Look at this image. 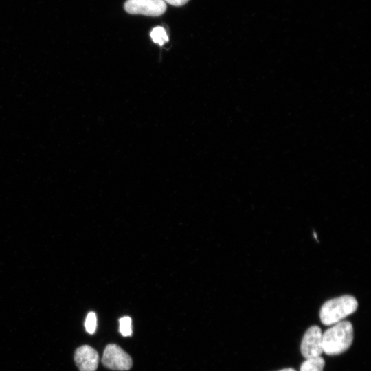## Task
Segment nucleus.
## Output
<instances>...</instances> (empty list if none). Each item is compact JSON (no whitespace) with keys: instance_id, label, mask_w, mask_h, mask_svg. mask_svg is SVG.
I'll return each mask as SVG.
<instances>
[{"instance_id":"obj_1","label":"nucleus","mask_w":371,"mask_h":371,"mask_svg":"<svg viewBox=\"0 0 371 371\" xmlns=\"http://www.w3.org/2000/svg\"><path fill=\"white\" fill-rule=\"evenodd\" d=\"M354 337L352 324L341 321L322 333L323 352L328 355H340L351 346Z\"/></svg>"},{"instance_id":"obj_2","label":"nucleus","mask_w":371,"mask_h":371,"mask_svg":"<svg viewBox=\"0 0 371 371\" xmlns=\"http://www.w3.org/2000/svg\"><path fill=\"white\" fill-rule=\"evenodd\" d=\"M357 307L358 302L352 295H346L329 300L320 309V320L324 325H333L355 313Z\"/></svg>"},{"instance_id":"obj_3","label":"nucleus","mask_w":371,"mask_h":371,"mask_svg":"<svg viewBox=\"0 0 371 371\" xmlns=\"http://www.w3.org/2000/svg\"><path fill=\"white\" fill-rule=\"evenodd\" d=\"M103 365L111 370H128L133 365L131 356L115 344H108L102 358Z\"/></svg>"},{"instance_id":"obj_4","label":"nucleus","mask_w":371,"mask_h":371,"mask_svg":"<svg viewBox=\"0 0 371 371\" xmlns=\"http://www.w3.org/2000/svg\"><path fill=\"white\" fill-rule=\"evenodd\" d=\"M124 8L131 14L159 16L166 12L167 7L164 0H127Z\"/></svg>"},{"instance_id":"obj_5","label":"nucleus","mask_w":371,"mask_h":371,"mask_svg":"<svg viewBox=\"0 0 371 371\" xmlns=\"http://www.w3.org/2000/svg\"><path fill=\"white\" fill-rule=\"evenodd\" d=\"M300 350L306 359L321 356L323 352L322 332L319 326H313L308 328L302 337Z\"/></svg>"},{"instance_id":"obj_6","label":"nucleus","mask_w":371,"mask_h":371,"mask_svg":"<svg viewBox=\"0 0 371 371\" xmlns=\"http://www.w3.org/2000/svg\"><path fill=\"white\" fill-rule=\"evenodd\" d=\"M74 361L80 371H95L99 362L98 352L89 345L76 349Z\"/></svg>"},{"instance_id":"obj_7","label":"nucleus","mask_w":371,"mask_h":371,"mask_svg":"<svg viewBox=\"0 0 371 371\" xmlns=\"http://www.w3.org/2000/svg\"><path fill=\"white\" fill-rule=\"evenodd\" d=\"M325 361L321 356L306 359L300 366V371H323Z\"/></svg>"},{"instance_id":"obj_8","label":"nucleus","mask_w":371,"mask_h":371,"mask_svg":"<svg viewBox=\"0 0 371 371\" xmlns=\"http://www.w3.org/2000/svg\"><path fill=\"white\" fill-rule=\"evenodd\" d=\"M150 37L154 43L160 45H164L168 41V37L165 29L161 26L153 29L150 32Z\"/></svg>"},{"instance_id":"obj_9","label":"nucleus","mask_w":371,"mask_h":371,"mask_svg":"<svg viewBox=\"0 0 371 371\" xmlns=\"http://www.w3.org/2000/svg\"><path fill=\"white\" fill-rule=\"evenodd\" d=\"M119 330L122 335L128 337L132 335L131 319L128 316L123 317L119 320Z\"/></svg>"},{"instance_id":"obj_10","label":"nucleus","mask_w":371,"mask_h":371,"mask_svg":"<svg viewBox=\"0 0 371 371\" xmlns=\"http://www.w3.org/2000/svg\"><path fill=\"white\" fill-rule=\"evenodd\" d=\"M85 330L89 334H93L97 327V317L93 312H89L85 322Z\"/></svg>"},{"instance_id":"obj_11","label":"nucleus","mask_w":371,"mask_h":371,"mask_svg":"<svg viewBox=\"0 0 371 371\" xmlns=\"http://www.w3.org/2000/svg\"><path fill=\"white\" fill-rule=\"evenodd\" d=\"M166 3L173 6H182L188 2L189 0H164Z\"/></svg>"},{"instance_id":"obj_12","label":"nucleus","mask_w":371,"mask_h":371,"mask_svg":"<svg viewBox=\"0 0 371 371\" xmlns=\"http://www.w3.org/2000/svg\"><path fill=\"white\" fill-rule=\"evenodd\" d=\"M278 371H296V370L293 368H289L282 369Z\"/></svg>"}]
</instances>
